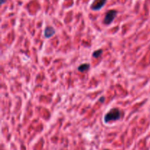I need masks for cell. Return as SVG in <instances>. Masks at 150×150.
<instances>
[{
  "label": "cell",
  "mask_w": 150,
  "mask_h": 150,
  "mask_svg": "<svg viewBox=\"0 0 150 150\" xmlns=\"http://www.w3.org/2000/svg\"><path fill=\"white\" fill-rule=\"evenodd\" d=\"M117 15V11L115 10H110L105 13L103 19V24L105 25H109L114 21Z\"/></svg>",
  "instance_id": "7a4b0ae2"
},
{
  "label": "cell",
  "mask_w": 150,
  "mask_h": 150,
  "mask_svg": "<svg viewBox=\"0 0 150 150\" xmlns=\"http://www.w3.org/2000/svg\"><path fill=\"white\" fill-rule=\"evenodd\" d=\"M56 33V30L53 26H46L44 30V36L45 38H50L54 35V34Z\"/></svg>",
  "instance_id": "277c9868"
},
{
  "label": "cell",
  "mask_w": 150,
  "mask_h": 150,
  "mask_svg": "<svg viewBox=\"0 0 150 150\" xmlns=\"http://www.w3.org/2000/svg\"><path fill=\"white\" fill-rule=\"evenodd\" d=\"M105 150H109V149H105Z\"/></svg>",
  "instance_id": "9c48e42d"
},
{
  "label": "cell",
  "mask_w": 150,
  "mask_h": 150,
  "mask_svg": "<svg viewBox=\"0 0 150 150\" xmlns=\"http://www.w3.org/2000/svg\"><path fill=\"white\" fill-rule=\"evenodd\" d=\"M89 68H90V65L89 63H83L78 67V71L80 72H86L89 70Z\"/></svg>",
  "instance_id": "5b68a950"
},
{
  "label": "cell",
  "mask_w": 150,
  "mask_h": 150,
  "mask_svg": "<svg viewBox=\"0 0 150 150\" xmlns=\"http://www.w3.org/2000/svg\"><path fill=\"white\" fill-rule=\"evenodd\" d=\"M122 112L120 109L114 108L111 109L104 116V122L105 123H109L111 121H115L121 119Z\"/></svg>",
  "instance_id": "6da1fadb"
},
{
  "label": "cell",
  "mask_w": 150,
  "mask_h": 150,
  "mask_svg": "<svg viewBox=\"0 0 150 150\" xmlns=\"http://www.w3.org/2000/svg\"><path fill=\"white\" fill-rule=\"evenodd\" d=\"M103 54V49H97L92 53V57H95V58H98V57H100Z\"/></svg>",
  "instance_id": "8992f818"
},
{
  "label": "cell",
  "mask_w": 150,
  "mask_h": 150,
  "mask_svg": "<svg viewBox=\"0 0 150 150\" xmlns=\"http://www.w3.org/2000/svg\"><path fill=\"white\" fill-rule=\"evenodd\" d=\"M105 97H104V96H101L100 98L99 101H100V103H104V101H105Z\"/></svg>",
  "instance_id": "52a82bcc"
},
{
  "label": "cell",
  "mask_w": 150,
  "mask_h": 150,
  "mask_svg": "<svg viewBox=\"0 0 150 150\" xmlns=\"http://www.w3.org/2000/svg\"><path fill=\"white\" fill-rule=\"evenodd\" d=\"M107 0H95L91 4V9L92 10H100L104 5H105V2Z\"/></svg>",
  "instance_id": "3957f363"
},
{
  "label": "cell",
  "mask_w": 150,
  "mask_h": 150,
  "mask_svg": "<svg viewBox=\"0 0 150 150\" xmlns=\"http://www.w3.org/2000/svg\"><path fill=\"white\" fill-rule=\"evenodd\" d=\"M6 1H7V0H1V4H3Z\"/></svg>",
  "instance_id": "ba28073f"
}]
</instances>
